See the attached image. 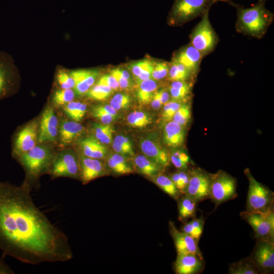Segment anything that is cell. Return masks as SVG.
<instances>
[{
  "label": "cell",
  "instance_id": "6da1fadb",
  "mask_svg": "<svg viewBox=\"0 0 274 274\" xmlns=\"http://www.w3.org/2000/svg\"><path fill=\"white\" fill-rule=\"evenodd\" d=\"M30 192L22 185L0 182L2 256L32 265L71 260L67 235L35 205Z\"/></svg>",
  "mask_w": 274,
  "mask_h": 274
},
{
  "label": "cell",
  "instance_id": "7a4b0ae2",
  "mask_svg": "<svg viewBox=\"0 0 274 274\" xmlns=\"http://www.w3.org/2000/svg\"><path fill=\"white\" fill-rule=\"evenodd\" d=\"M55 153L46 143L37 144L16 158L23 168L25 178L22 186L30 191L40 187L41 176L49 173Z\"/></svg>",
  "mask_w": 274,
  "mask_h": 274
},
{
  "label": "cell",
  "instance_id": "3957f363",
  "mask_svg": "<svg viewBox=\"0 0 274 274\" xmlns=\"http://www.w3.org/2000/svg\"><path fill=\"white\" fill-rule=\"evenodd\" d=\"M264 3L258 2L250 8L236 6L237 31L245 35L261 39L273 19V14L266 8Z\"/></svg>",
  "mask_w": 274,
  "mask_h": 274
},
{
  "label": "cell",
  "instance_id": "277c9868",
  "mask_svg": "<svg viewBox=\"0 0 274 274\" xmlns=\"http://www.w3.org/2000/svg\"><path fill=\"white\" fill-rule=\"evenodd\" d=\"M219 1L228 0H175L170 10L168 22L170 25H182L209 11Z\"/></svg>",
  "mask_w": 274,
  "mask_h": 274
},
{
  "label": "cell",
  "instance_id": "5b68a950",
  "mask_svg": "<svg viewBox=\"0 0 274 274\" xmlns=\"http://www.w3.org/2000/svg\"><path fill=\"white\" fill-rule=\"evenodd\" d=\"M190 44L203 56L211 53L215 48L219 40L210 23L209 11L202 15L200 21L190 35Z\"/></svg>",
  "mask_w": 274,
  "mask_h": 274
},
{
  "label": "cell",
  "instance_id": "8992f818",
  "mask_svg": "<svg viewBox=\"0 0 274 274\" xmlns=\"http://www.w3.org/2000/svg\"><path fill=\"white\" fill-rule=\"evenodd\" d=\"M246 174L249 182L246 211L265 212L272 209L273 192L257 182L249 171Z\"/></svg>",
  "mask_w": 274,
  "mask_h": 274
},
{
  "label": "cell",
  "instance_id": "52a82bcc",
  "mask_svg": "<svg viewBox=\"0 0 274 274\" xmlns=\"http://www.w3.org/2000/svg\"><path fill=\"white\" fill-rule=\"evenodd\" d=\"M52 179H80L79 158L75 151L64 149L55 154L49 173Z\"/></svg>",
  "mask_w": 274,
  "mask_h": 274
},
{
  "label": "cell",
  "instance_id": "ba28073f",
  "mask_svg": "<svg viewBox=\"0 0 274 274\" xmlns=\"http://www.w3.org/2000/svg\"><path fill=\"white\" fill-rule=\"evenodd\" d=\"M241 216L252 227L257 239H266L273 242L274 213L271 209L265 212L245 211Z\"/></svg>",
  "mask_w": 274,
  "mask_h": 274
},
{
  "label": "cell",
  "instance_id": "9c48e42d",
  "mask_svg": "<svg viewBox=\"0 0 274 274\" xmlns=\"http://www.w3.org/2000/svg\"><path fill=\"white\" fill-rule=\"evenodd\" d=\"M236 182L228 174L219 171L211 175L210 198L220 204L237 196Z\"/></svg>",
  "mask_w": 274,
  "mask_h": 274
},
{
  "label": "cell",
  "instance_id": "30bf717a",
  "mask_svg": "<svg viewBox=\"0 0 274 274\" xmlns=\"http://www.w3.org/2000/svg\"><path fill=\"white\" fill-rule=\"evenodd\" d=\"M39 121L35 119L15 134L13 141L12 155L16 158L34 147L38 143Z\"/></svg>",
  "mask_w": 274,
  "mask_h": 274
},
{
  "label": "cell",
  "instance_id": "8fae6325",
  "mask_svg": "<svg viewBox=\"0 0 274 274\" xmlns=\"http://www.w3.org/2000/svg\"><path fill=\"white\" fill-rule=\"evenodd\" d=\"M259 272L268 273L274 268V243L266 239H257L249 257Z\"/></svg>",
  "mask_w": 274,
  "mask_h": 274
},
{
  "label": "cell",
  "instance_id": "7c38bea8",
  "mask_svg": "<svg viewBox=\"0 0 274 274\" xmlns=\"http://www.w3.org/2000/svg\"><path fill=\"white\" fill-rule=\"evenodd\" d=\"M211 176L199 169H195L189 173L188 185L183 194L198 202L210 198Z\"/></svg>",
  "mask_w": 274,
  "mask_h": 274
},
{
  "label": "cell",
  "instance_id": "4fadbf2b",
  "mask_svg": "<svg viewBox=\"0 0 274 274\" xmlns=\"http://www.w3.org/2000/svg\"><path fill=\"white\" fill-rule=\"evenodd\" d=\"M59 120L54 109L47 106L42 112L39 126L38 143H54L58 135Z\"/></svg>",
  "mask_w": 274,
  "mask_h": 274
},
{
  "label": "cell",
  "instance_id": "5bb4252c",
  "mask_svg": "<svg viewBox=\"0 0 274 274\" xmlns=\"http://www.w3.org/2000/svg\"><path fill=\"white\" fill-rule=\"evenodd\" d=\"M80 179L83 184L105 174L106 167L100 159L79 155Z\"/></svg>",
  "mask_w": 274,
  "mask_h": 274
},
{
  "label": "cell",
  "instance_id": "9a60e30c",
  "mask_svg": "<svg viewBox=\"0 0 274 274\" xmlns=\"http://www.w3.org/2000/svg\"><path fill=\"white\" fill-rule=\"evenodd\" d=\"M203 57L189 43L177 51L172 59L183 64L195 76L199 71Z\"/></svg>",
  "mask_w": 274,
  "mask_h": 274
},
{
  "label": "cell",
  "instance_id": "2e32d148",
  "mask_svg": "<svg viewBox=\"0 0 274 274\" xmlns=\"http://www.w3.org/2000/svg\"><path fill=\"white\" fill-rule=\"evenodd\" d=\"M140 146L144 155L163 167L170 163L169 155L160 144L151 138H143Z\"/></svg>",
  "mask_w": 274,
  "mask_h": 274
},
{
  "label": "cell",
  "instance_id": "e0dca14e",
  "mask_svg": "<svg viewBox=\"0 0 274 274\" xmlns=\"http://www.w3.org/2000/svg\"><path fill=\"white\" fill-rule=\"evenodd\" d=\"M170 232L178 254H195L201 255L198 241L183 231L178 230L174 224L169 222Z\"/></svg>",
  "mask_w": 274,
  "mask_h": 274
},
{
  "label": "cell",
  "instance_id": "ac0fdd59",
  "mask_svg": "<svg viewBox=\"0 0 274 274\" xmlns=\"http://www.w3.org/2000/svg\"><path fill=\"white\" fill-rule=\"evenodd\" d=\"M83 125L75 121L62 119L59 123L58 139L59 145L66 147L78 140L84 132Z\"/></svg>",
  "mask_w": 274,
  "mask_h": 274
},
{
  "label": "cell",
  "instance_id": "d6986e66",
  "mask_svg": "<svg viewBox=\"0 0 274 274\" xmlns=\"http://www.w3.org/2000/svg\"><path fill=\"white\" fill-rule=\"evenodd\" d=\"M202 255L195 254H178L174 263L175 270L178 274H194L203 268Z\"/></svg>",
  "mask_w": 274,
  "mask_h": 274
},
{
  "label": "cell",
  "instance_id": "ffe728a7",
  "mask_svg": "<svg viewBox=\"0 0 274 274\" xmlns=\"http://www.w3.org/2000/svg\"><path fill=\"white\" fill-rule=\"evenodd\" d=\"M70 74L74 80L73 88L78 95L85 94L99 75L97 70H78L71 72Z\"/></svg>",
  "mask_w": 274,
  "mask_h": 274
},
{
  "label": "cell",
  "instance_id": "44dd1931",
  "mask_svg": "<svg viewBox=\"0 0 274 274\" xmlns=\"http://www.w3.org/2000/svg\"><path fill=\"white\" fill-rule=\"evenodd\" d=\"M14 77L11 66L6 58L0 55V100L12 92Z\"/></svg>",
  "mask_w": 274,
  "mask_h": 274
},
{
  "label": "cell",
  "instance_id": "7402d4cb",
  "mask_svg": "<svg viewBox=\"0 0 274 274\" xmlns=\"http://www.w3.org/2000/svg\"><path fill=\"white\" fill-rule=\"evenodd\" d=\"M79 145L83 154L87 157L101 159L107 156V147L93 136L81 139Z\"/></svg>",
  "mask_w": 274,
  "mask_h": 274
},
{
  "label": "cell",
  "instance_id": "603a6c76",
  "mask_svg": "<svg viewBox=\"0 0 274 274\" xmlns=\"http://www.w3.org/2000/svg\"><path fill=\"white\" fill-rule=\"evenodd\" d=\"M163 135L164 142L167 146L177 147L184 142L185 130L183 126L169 121L164 126Z\"/></svg>",
  "mask_w": 274,
  "mask_h": 274
},
{
  "label": "cell",
  "instance_id": "cb8c5ba5",
  "mask_svg": "<svg viewBox=\"0 0 274 274\" xmlns=\"http://www.w3.org/2000/svg\"><path fill=\"white\" fill-rule=\"evenodd\" d=\"M153 63V60L146 58L128 64L127 67L131 72L136 84L152 78Z\"/></svg>",
  "mask_w": 274,
  "mask_h": 274
},
{
  "label": "cell",
  "instance_id": "d4e9b609",
  "mask_svg": "<svg viewBox=\"0 0 274 274\" xmlns=\"http://www.w3.org/2000/svg\"><path fill=\"white\" fill-rule=\"evenodd\" d=\"M133 162L139 173L149 177L160 174L163 168L144 155H136Z\"/></svg>",
  "mask_w": 274,
  "mask_h": 274
},
{
  "label": "cell",
  "instance_id": "484cf974",
  "mask_svg": "<svg viewBox=\"0 0 274 274\" xmlns=\"http://www.w3.org/2000/svg\"><path fill=\"white\" fill-rule=\"evenodd\" d=\"M157 81L150 78L136 84V94L141 104L146 105L150 102L153 94L158 90L159 84Z\"/></svg>",
  "mask_w": 274,
  "mask_h": 274
},
{
  "label": "cell",
  "instance_id": "4316f807",
  "mask_svg": "<svg viewBox=\"0 0 274 274\" xmlns=\"http://www.w3.org/2000/svg\"><path fill=\"white\" fill-rule=\"evenodd\" d=\"M106 166L117 175L128 174L133 171L125 156L117 153L111 154L107 158Z\"/></svg>",
  "mask_w": 274,
  "mask_h": 274
},
{
  "label": "cell",
  "instance_id": "83f0119b",
  "mask_svg": "<svg viewBox=\"0 0 274 274\" xmlns=\"http://www.w3.org/2000/svg\"><path fill=\"white\" fill-rule=\"evenodd\" d=\"M167 87L172 99L183 100L187 98L190 94L192 83L189 81H170Z\"/></svg>",
  "mask_w": 274,
  "mask_h": 274
},
{
  "label": "cell",
  "instance_id": "f1b7e54d",
  "mask_svg": "<svg viewBox=\"0 0 274 274\" xmlns=\"http://www.w3.org/2000/svg\"><path fill=\"white\" fill-rule=\"evenodd\" d=\"M167 79L169 81H189L194 76L183 64L173 59L169 62Z\"/></svg>",
  "mask_w": 274,
  "mask_h": 274
},
{
  "label": "cell",
  "instance_id": "f546056e",
  "mask_svg": "<svg viewBox=\"0 0 274 274\" xmlns=\"http://www.w3.org/2000/svg\"><path fill=\"white\" fill-rule=\"evenodd\" d=\"M183 195L178 203L179 217L181 221L194 217L198 202L192 197L185 194Z\"/></svg>",
  "mask_w": 274,
  "mask_h": 274
},
{
  "label": "cell",
  "instance_id": "4dcf8cb0",
  "mask_svg": "<svg viewBox=\"0 0 274 274\" xmlns=\"http://www.w3.org/2000/svg\"><path fill=\"white\" fill-rule=\"evenodd\" d=\"M150 178L153 183L171 197L175 199L179 198L180 192L169 177L160 173Z\"/></svg>",
  "mask_w": 274,
  "mask_h": 274
},
{
  "label": "cell",
  "instance_id": "1f68e13d",
  "mask_svg": "<svg viewBox=\"0 0 274 274\" xmlns=\"http://www.w3.org/2000/svg\"><path fill=\"white\" fill-rule=\"evenodd\" d=\"M230 274H257L259 271L249 257L230 264Z\"/></svg>",
  "mask_w": 274,
  "mask_h": 274
},
{
  "label": "cell",
  "instance_id": "d6a6232c",
  "mask_svg": "<svg viewBox=\"0 0 274 274\" xmlns=\"http://www.w3.org/2000/svg\"><path fill=\"white\" fill-rule=\"evenodd\" d=\"M63 111L73 120L79 122L85 115L87 106L85 103L73 100L64 106Z\"/></svg>",
  "mask_w": 274,
  "mask_h": 274
},
{
  "label": "cell",
  "instance_id": "836d02e7",
  "mask_svg": "<svg viewBox=\"0 0 274 274\" xmlns=\"http://www.w3.org/2000/svg\"><path fill=\"white\" fill-rule=\"evenodd\" d=\"M92 130L94 137L102 144H109L112 142L114 129L109 124L95 123Z\"/></svg>",
  "mask_w": 274,
  "mask_h": 274
},
{
  "label": "cell",
  "instance_id": "e575fe53",
  "mask_svg": "<svg viewBox=\"0 0 274 274\" xmlns=\"http://www.w3.org/2000/svg\"><path fill=\"white\" fill-rule=\"evenodd\" d=\"M204 219L203 217L194 218L186 222L181 228L182 231L192 237L198 242L203 229Z\"/></svg>",
  "mask_w": 274,
  "mask_h": 274
},
{
  "label": "cell",
  "instance_id": "d590c367",
  "mask_svg": "<svg viewBox=\"0 0 274 274\" xmlns=\"http://www.w3.org/2000/svg\"><path fill=\"white\" fill-rule=\"evenodd\" d=\"M112 147L116 153L124 156H133L134 154L131 141L124 135L116 136L113 140Z\"/></svg>",
  "mask_w": 274,
  "mask_h": 274
},
{
  "label": "cell",
  "instance_id": "8d00e7d4",
  "mask_svg": "<svg viewBox=\"0 0 274 274\" xmlns=\"http://www.w3.org/2000/svg\"><path fill=\"white\" fill-rule=\"evenodd\" d=\"M127 121L133 127L142 128L150 124L152 122V118L147 113L136 111L128 115Z\"/></svg>",
  "mask_w": 274,
  "mask_h": 274
},
{
  "label": "cell",
  "instance_id": "74e56055",
  "mask_svg": "<svg viewBox=\"0 0 274 274\" xmlns=\"http://www.w3.org/2000/svg\"><path fill=\"white\" fill-rule=\"evenodd\" d=\"M114 90L110 87L96 84L91 87L85 94L86 96L95 100H104L109 98Z\"/></svg>",
  "mask_w": 274,
  "mask_h": 274
},
{
  "label": "cell",
  "instance_id": "f35d334b",
  "mask_svg": "<svg viewBox=\"0 0 274 274\" xmlns=\"http://www.w3.org/2000/svg\"><path fill=\"white\" fill-rule=\"evenodd\" d=\"M75 96V91L72 89H61L55 92L52 101L56 106H64L73 101Z\"/></svg>",
  "mask_w": 274,
  "mask_h": 274
},
{
  "label": "cell",
  "instance_id": "ab89813d",
  "mask_svg": "<svg viewBox=\"0 0 274 274\" xmlns=\"http://www.w3.org/2000/svg\"><path fill=\"white\" fill-rule=\"evenodd\" d=\"M170 162L177 168L185 169L190 161V157L184 150L173 151L169 155Z\"/></svg>",
  "mask_w": 274,
  "mask_h": 274
},
{
  "label": "cell",
  "instance_id": "60d3db41",
  "mask_svg": "<svg viewBox=\"0 0 274 274\" xmlns=\"http://www.w3.org/2000/svg\"><path fill=\"white\" fill-rule=\"evenodd\" d=\"M169 67V62L162 60L154 61L151 78L156 81L167 78Z\"/></svg>",
  "mask_w": 274,
  "mask_h": 274
},
{
  "label": "cell",
  "instance_id": "b9f144b4",
  "mask_svg": "<svg viewBox=\"0 0 274 274\" xmlns=\"http://www.w3.org/2000/svg\"><path fill=\"white\" fill-rule=\"evenodd\" d=\"M131 103L130 95L126 93H118L111 98L110 105L116 111L128 108Z\"/></svg>",
  "mask_w": 274,
  "mask_h": 274
},
{
  "label": "cell",
  "instance_id": "7bdbcfd3",
  "mask_svg": "<svg viewBox=\"0 0 274 274\" xmlns=\"http://www.w3.org/2000/svg\"><path fill=\"white\" fill-rule=\"evenodd\" d=\"M180 193H184L189 179V173L181 169L173 173L169 177Z\"/></svg>",
  "mask_w": 274,
  "mask_h": 274
},
{
  "label": "cell",
  "instance_id": "ee69618b",
  "mask_svg": "<svg viewBox=\"0 0 274 274\" xmlns=\"http://www.w3.org/2000/svg\"><path fill=\"white\" fill-rule=\"evenodd\" d=\"M191 117L190 106L187 104H182L175 113L172 120L184 126L189 122Z\"/></svg>",
  "mask_w": 274,
  "mask_h": 274
},
{
  "label": "cell",
  "instance_id": "f6af8a7d",
  "mask_svg": "<svg viewBox=\"0 0 274 274\" xmlns=\"http://www.w3.org/2000/svg\"><path fill=\"white\" fill-rule=\"evenodd\" d=\"M181 100L172 99L169 100L163 107L162 112V118L165 121H169L172 120L175 113L182 105Z\"/></svg>",
  "mask_w": 274,
  "mask_h": 274
},
{
  "label": "cell",
  "instance_id": "bcb514c9",
  "mask_svg": "<svg viewBox=\"0 0 274 274\" xmlns=\"http://www.w3.org/2000/svg\"><path fill=\"white\" fill-rule=\"evenodd\" d=\"M57 80L61 89H72L75 85L73 78L70 73L60 70L57 75Z\"/></svg>",
  "mask_w": 274,
  "mask_h": 274
},
{
  "label": "cell",
  "instance_id": "7dc6e473",
  "mask_svg": "<svg viewBox=\"0 0 274 274\" xmlns=\"http://www.w3.org/2000/svg\"><path fill=\"white\" fill-rule=\"evenodd\" d=\"M96 84L109 87L114 90L120 88L117 81L110 74H105L100 76Z\"/></svg>",
  "mask_w": 274,
  "mask_h": 274
},
{
  "label": "cell",
  "instance_id": "c3c4849f",
  "mask_svg": "<svg viewBox=\"0 0 274 274\" xmlns=\"http://www.w3.org/2000/svg\"><path fill=\"white\" fill-rule=\"evenodd\" d=\"M110 74L112 75L117 81L120 88L128 90L133 85V82L130 81L122 76L117 71L116 68L110 70Z\"/></svg>",
  "mask_w": 274,
  "mask_h": 274
},
{
  "label": "cell",
  "instance_id": "681fc988",
  "mask_svg": "<svg viewBox=\"0 0 274 274\" xmlns=\"http://www.w3.org/2000/svg\"><path fill=\"white\" fill-rule=\"evenodd\" d=\"M91 114L103 124H110L116 119L114 116L93 108Z\"/></svg>",
  "mask_w": 274,
  "mask_h": 274
},
{
  "label": "cell",
  "instance_id": "f907efd6",
  "mask_svg": "<svg viewBox=\"0 0 274 274\" xmlns=\"http://www.w3.org/2000/svg\"><path fill=\"white\" fill-rule=\"evenodd\" d=\"M93 108L104 113L110 114L115 118L117 117V111L114 109L110 105H100L94 106Z\"/></svg>",
  "mask_w": 274,
  "mask_h": 274
},
{
  "label": "cell",
  "instance_id": "816d5d0a",
  "mask_svg": "<svg viewBox=\"0 0 274 274\" xmlns=\"http://www.w3.org/2000/svg\"><path fill=\"white\" fill-rule=\"evenodd\" d=\"M157 92L162 106L169 100L170 96L167 89L161 88L157 90Z\"/></svg>",
  "mask_w": 274,
  "mask_h": 274
},
{
  "label": "cell",
  "instance_id": "f5cc1de1",
  "mask_svg": "<svg viewBox=\"0 0 274 274\" xmlns=\"http://www.w3.org/2000/svg\"><path fill=\"white\" fill-rule=\"evenodd\" d=\"M5 257H0V274H13L14 271L6 263Z\"/></svg>",
  "mask_w": 274,
  "mask_h": 274
},
{
  "label": "cell",
  "instance_id": "db71d44e",
  "mask_svg": "<svg viewBox=\"0 0 274 274\" xmlns=\"http://www.w3.org/2000/svg\"><path fill=\"white\" fill-rule=\"evenodd\" d=\"M150 102L151 107L154 109L157 110L162 106L157 91L153 94Z\"/></svg>",
  "mask_w": 274,
  "mask_h": 274
},
{
  "label": "cell",
  "instance_id": "11a10c76",
  "mask_svg": "<svg viewBox=\"0 0 274 274\" xmlns=\"http://www.w3.org/2000/svg\"><path fill=\"white\" fill-rule=\"evenodd\" d=\"M268 0H258V2H261V3H264L267 1Z\"/></svg>",
  "mask_w": 274,
  "mask_h": 274
}]
</instances>
